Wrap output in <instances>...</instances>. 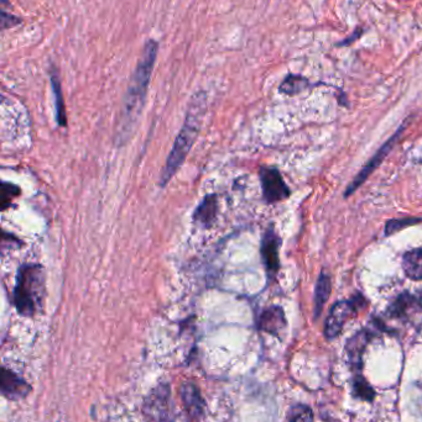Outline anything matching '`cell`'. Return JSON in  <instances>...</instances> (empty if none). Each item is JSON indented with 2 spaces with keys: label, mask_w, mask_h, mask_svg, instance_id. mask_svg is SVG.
<instances>
[{
  "label": "cell",
  "mask_w": 422,
  "mask_h": 422,
  "mask_svg": "<svg viewBox=\"0 0 422 422\" xmlns=\"http://www.w3.org/2000/svg\"><path fill=\"white\" fill-rule=\"evenodd\" d=\"M159 43L156 40L150 39L145 43L143 52L137 61V68L131 76L129 87L125 94L124 99V123L125 130H131V123L137 119V114L142 112L148 88H149L150 79L153 76L155 62L157 57Z\"/></svg>",
  "instance_id": "1"
},
{
  "label": "cell",
  "mask_w": 422,
  "mask_h": 422,
  "mask_svg": "<svg viewBox=\"0 0 422 422\" xmlns=\"http://www.w3.org/2000/svg\"><path fill=\"white\" fill-rule=\"evenodd\" d=\"M203 106H204V98L202 94H197L195 99L191 103L190 110L186 115L184 126L173 143L171 153L167 159L166 165L161 172V187H165L167 183L170 182V179L182 165L191 148L193 146L202 123Z\"/></svg>",
  "instance_id": "2"
},
{
  "label": "cell",
  "mask_w": 422,
  "mask_h": 422,
  "mask_svg": "<svg viewBox=\"0 0 422 422\" xmlns=\"http://www.w3.org/2000/svg\"><path fill=\"white\" fill-rule=\"evenodd\" d=\"M46 295V277L40 264H25L19 268L14 289V305L23 316H34L41 309Z\"/></svg>",
  "instance_id": "3"
},
{
  "label": "cell",
  "mask_w": 422,
  "mask_h": 422,
  "mask_svg": "<svg viewBox=\"0 0 422 422\" xmlns=\"http://www.w3.org/2000/svg\"><path fill=\"white\" fill-rule=\"evenodd\" d=\"M365 304V300L362 297H357L351 300L338 301L333 305L332 309L329 311V315L325 326V334L326 337L332 340L336 339L341 331L345 328V323L357 314L358 310H361L363 305Z\"/></svg>",
  "instance_id": "4"
},
{
  "label": "cell",
  "mask_w": 422,
  "mask_h": 422,
  "mask_svg": "<svg viewBox=\"0 0 422 422\" xmlns=\"http://www.w3.org/2000/svg\"><path fill=\"white\" fill-rule=\"evenodd\" d=\"M144 416L148 422H169L170 415V387L161 384L155 388L144 403Z\"/></svg>",
  "instance_id": "5"
},
{
  "label": "cell",
  "mask_w": 422,
  "mask_h": 422,
  "mask_svg": "<svg viewBox=\"0 0 422 422\" xmlns=\"http://www.w3.org/2000/svg\"><path fill=\"white\" fill-rule=\"evenodd\" d=\"M260 181H262L264 198L268 203H276V201L285 200L290 195L289 188L276 170L262 168Z\"/></svg>",
  "instance_id": "6"
},
{
  "label": "cell",
  "mask_w": 422,
  "mask_h": 422,
  "mask_svg": "<svg viewBox=\"0 0 422 422\" xmlns=\"http://www.w3.org/2000/svg\"><path fill=\"white\" fill-rule=\"evenodd\" d=\"M180 395L191 421H202L204 415V401L200 389L193 383H184L180 387Z\"/></svg>",
  "instance_id": "7"
},
{
  "label": "cell",
  "mask_w": 422,
  "mask_h": 422,
  "mask_svg": "<svg viewBox=\"0 0 422 422\" xmlns=\"http://www.w3.org/2000/svg\"><path fill=\"white\" fill-rule=\"evenodd\" d=\"M280 240L273 230H268L262 241V257L269 278L273 279L279 270Z\"/></svg>",
  "instance_id": "8"
},
{
  "label": "cell",
  "mask_w": 422,
  "mask_h": 422,
  "mask_svg": "<svg viewBox=\"0 0 422 422\" xmlns=\"http://www.w3.org/2000/svg\"><path fill=\"white\" fill-rule=\"evenodd\" d=\"M403 131H404V128L399 129L398 131H396V134L392 136L390 140L387 141V142L384 143V146L381 147V150H379L378 152L375 153L374 157L369 161V163L367 164V165H365L362 170H361V173L356 177V179L352 182L349 188L347 189V192H345V195H347V197H348V195H351L352 193H354V190H356V189H357V188L359 187L362 183H364V181L368 178L369 174H370V173H372V172H373V170H374L375 168H376V167L381 163V161H383V159L387 157V153H389V151H390L392 147H394L395 142H396V140L399 139V136H400V134H401Z\"/></svg>",
  "instance_id": "9"
},
{
  "label": "cell",
  "mask_w": 422,
  "mask_h": 422,
  "mask_svg": "<svg viewBox=\"0 0 422 422\" xmlns=\"http://www.w3.org/2000/svg\"><path fill=\"white\" fill-rule=\"evenodd\" d=\"M0 387L4 396L12 400L23 399L30 393L31 387L12 370L3 368L0 376Z\"/></svg>",
  "instance_id": "10"
},
{
  "label": "cell",
  "mask_w": 422,
  "mask_h": 422,
  "mask_svg": "<svg viewBox=\"0 0 422 422\" xmlns=\"http://www.w3.org/2000/svg\"><path fill=\"white\" fill-rule=\"evenodd\" d=\"M285 326L286 320L284 311L278 306L269 308L262 312V316L259 319V328L264 332H268L274 336H279Z\"/></svg>",
  "instance_id": "11"
},
{
  "label": "cell",
  "mask_w": 422,
  "mask_h": 422,
  "mask_svg": "<svg viewBox=\"0 0 422 422\" xmlns=\"http://www.w3.org/2000/svg\"><path fill=\"white\" fill-rule=\"evenodd\" d=\"M50 82H51V88L54 94L57 123L61 126H66L67 117H66L65 101H64V94H62V87H61L60 73L55 66H51V70H50Z\"/></svg>",
  "instance_id": "12"
},
{
  "label": "cell",
  "mask_w": 422,
  "mask_h": 422,
  "mask_svg": "<svg viewBox=\"0 0 422 422\" xmlns=\"http://www.w3.org/2000/svg\"><path fill=\"white\" fill-rule=\"evenodd\" d=\"M369 340H370V334H369L368 331L363 330L361 332H358L354 337H352L351 340L348 341L347 352H348V356L351 358L353 365L361 367L363 353H364V350H365V347L368 345Z\"/></svg>",
  "instance_id": "13"
},
{
  "label": "cell",
  "mask_w": 422,
  "mask_h": 422,
  "mask_svg": "<svg viewBox=\"0 0 422 422\" xmlns=\"http://www.w3.org/2000/svg\"><path fill=\"white\" fill-rule=\"evenodd\" d=\"M403 268L406 276L414 281H422V248L412 250L404 254Z\"/></svg>",
  "instance_id": "14"
},
{
  "label": "cell",
  "mask_w": 422,
  "mask_h": 422,
  "mask_svg": "<svg viewBox=\"0 0 422 422\" xmlns=\"http://www.w3.org/2000/svg\"><path fill=\"white\" fill-rule=\"evenodd\" d=\"M331 278L326 273H321L318 278L315 292V316H320L322 309L327 303L328 298L331 295Z\"/></svg>",
  "instance_id": "15"
},
{
  "label": "cell",
  "mask_w": 422,
  "mask_h": 422,
  "mask_svg": "<svg viewBox=\"0 0 422 422\" xmlns=\"http://www.w3.org/2000/svg\"><path fill=\"white\" fill-rule=\"evenodd\" d=\"M215 217H217L215 195H209L203 200L202 204L197 208L196 212H195V220L203 223L204 226H209L213 223Z\"/></svg>",
  "instance_id": "16"
},
{
  "label": "cell",
  "mask_w": 422,
  "mask_h": 422,
  "mask_svg": "<svg viewBox=\"0 0 422 422\" xmlns=\"http://www.w3.org/2000/svg\"><path fill=\"white\" fill-rule=\"evenodd\" d=\"M309 81L306 78L301 76H290L286 77L284 82L280 86V92L281 93L287 94V95H294V94L303 92V89L307 88Z\"/></svg>",
  "instance_id": "17"
},
{
  "label": "cell",
  "mask_w": 422,
  "mask_h": 422,
  "mask_svg": "<svg viewBox=\"0 0 422 422\" xmlns=\"http://www.w3.org/2000/svg\"><path fill=\"white\" fill-rule=\"evenodd\" d=\"M353 392L354 395L363 400H373L374 399V390L369 387L368 383L364 381L363 376H357L353 381Z\"/></svg>",
  "instance_id": "18"
},
{
  "label": "cell",
  "mask_w": 422,
  "mask_h": 422,
  "mask_svg": "<svg viewBox=\"0 0 422 422\" xmlns=\"http://www.w3.org/2000/svg\"><path fill=\"white\" fill-rule=\"evenodd\" d=\"M20 194V189L14 184L9 183H1V209L6 210L8 206L10 205L12 200L15 199Z\"/></svg>",
  "instance_id": "19"
},
{
  "label": "cell",
  "mask_w": 422,
  "mask_h": 422,
  "mask_svg": "<svg viewBox=\"0 0 422 422\" xmlns=\"http://www.w3.org/2000/svg\"><path fill=\"white\" fill-rule=\"evenodd\" d=\"M314 414L307 406H298L292 411L290 422H312Z\"/></svg>",
  "instance_id": "20"
},
{
  "label": "cell",
  "mask_w": 422,
  "mask_h": 422,
  "mask_svg": "<svg viewBox=\"0 0 422 422\" xmlns=\"http://www.w3.org/2000/svg\"><path fill=\"white\" fill-rule=\"evenodd\" d=\"M420 221V219H404V220H392L387 225V234H390L392 232H396L403 228H406L412 223H416Z\"/></svg>",
  "instance_id": "21"
},
{
  "label": "cell",
  "mask_w": 422,
  "mask_h": 422,
  "mask_svg": "<svg viewBox=\"0 0 422 422\" xmlns=\"http://www.w3.org/2000/svg\"><path fill=\"white\" fill-rule=\"evenodd\" d=\"M361 35H363V30L357 29L353 32V35L347 37V40H345L343 42H339L338 46H348V45H351L352 42L357 41Z\"/></svg>",
  "instance_id": "22"
},
{
  "label": "cell",
  "mask_w": 422,
  "mask_h": 422,
  "mask_svg": "<svg viewBox=\"0 0 422 422\" xmlns=\"http://www.w3.org/2000/svg\"><path fill=\"white\" fill-rule=\"evenodd\" d=\"M169 422H189V417L186 416L182 412H178V414L171 416Z\"/></svg>",
  "instance_id": "23"
}]
</instances>
